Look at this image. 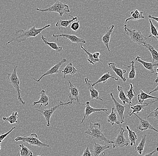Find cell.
<instances>
[{"mask_svg":"<svg viewBox=\"0 0 158 156\" xmlns=\"http://www.w3.org/2000/svg\"><path fill=\"white\" fill-rule=\"evenodd\" d=\"M145 48H147L149 51L150 53L152 55V63L158 64V52L153 46L151 44L145 43V44L142 45Z\"/></svg>","mask_w":158,"mask_h":156,"instance_id":"cb8c5ba5","label":"cell"},{"mask_svg":"<svg viewBox=\"0 0 158 156\" xmlns=\"http://www.w3.org/2000/svg\"><path fill=\"white\" fill-rule=\"evenodd\" d=\"M133 115H135L139 119V124L137 127V129L139 131H146V130H151L158 132V130H157L155 127H153L147 119L141 118L136 113H134Z\"/></svg>","mask_w":158,"mask_h":156,"instance_id":"30bf717a","label":"cell"},{"mask_svg":"<svg viewBox=\"0 0 158 156\" xmlns=\"http://www.w3.org/2000/svg\"><path fill=\"white\" fill-rule=\"evenodd\" d=\"M16 142L22 141L26 142L27 144H30L31 145L35 146L45 148L49 147V145L44 144L40 141L38 139V136L36 134L33 133L29 136H17L15 138Z\"/></svg>","mask_w":158,"mask_h":156,"instance_id":"8992f818","label":"cell"},{"mask_svg":"<svg viewBox=\"0 0 158 156\" xmlns=\"http://www.w3.org/2000/svg\"><path fill=\"white\" fill-rule=\"evenodd\" d=\"M129 85H130V88H129V89L127 91V94L126 95V97H128V100H129V103H128L129 106H132L133 105V103H132L131 100L134 97H136V94L135 91H134L133 84L132 83H130Z\"/></svg>","mask_w":158,"mask_h":156,"instance_id":"e575fe53","label":"cell"},{"mask_svg":"<svg viewBox=\"0 0 158 156\" xmlns=\"http://www.w3.org/2000/svg\"><path fill=\"white\" fill-rule=\"evenodd\" d=\"M15 129V127H13L12 128H11V129L10 131H9L8 132H7L6 134H2V135L0 136V150H1V143H2V142L3 141L5 140V138H6V137H7L9 135H10V133Z\"/></svg>","mask_w":158,"mask_h":156,"instance_id":"f35d334b","label":"cell"},{"mask_svg":"<svg viewBox=\"0 0 158 156\" xmlns=\"http://www.w3.org/2000/svg\"><path fill=\"white\" fill-rule=\"evenodd\" d=\"M137 98H138V103H140V104H142L144 103V101L146 99H150V98L158 99V98L157 97L151 96L148 93H145L142 90H140V94H138L137 96Z\"/></svg>","mask_w":158,"mask_h":156,"instance_id":"4dcf8cb0","label":"cell"},{"mask_svg":"<svg viewBox=\"0 0 158 156\" xmlns=\"http://www.w3.org/2000/svg\"><path fill=\"white\" fill-rule=\"evenodd\" d=\"M89 126L88 129L85 131L87 135H89L93 140H97L99 141L105 142L106 144L113 143V141L108 140L101 131L102 124L100 123H92L90 122L89 117Z\"/></svg>","mask_w":158,"mask_h":156,"instance_id":"7a4b0ae2","label":"cell"},{"mask_svg":"<svg viewBox=\"0 0 158 156\" xmlns=\"http://www.w3.org/2000/svg\"><path fill=\"white\" fill-rule=\"evenodd\" d=\"M119 127H120V131L112 143L113 144L112 147L114 149L127 147L129 145V143L126 140L124 136V132L126 131V130L123 129V127L120 126H119Z\"/></svg>","mask_w":158,"mask_h":156,"instance_id":"ba28073f","label":"cell"},{"mask_svg":"<svg viewBox=\"0 0 158 156\" xmlns=\"http://www.w3.org/2000/svg\"><path fill=\"white\" fill-rule=\"evenodd\" d=\"M148 17L150 19H152L155 20L156 21V22L158 23V17H154L153 16H151V15H149V16H148Z\"/></svg>","mask_w":158,"mask_h":156,"instance_id":"ee69618b","label":"cell"},{"mask_svg":"<svg viewBox=\"0 0 158 156\" xmlns=\"http://www.w3.org/2000/svg\"><path fill=\"white\" fill-rule=\"evenodd\" d=\"M122 1H123V0H122Z\"/></svg>","mask_w":158,"mask_h":156,"instance_id":"7dc6e473","label":"cell"},{"mask_svg":"<svg viewBox=\"0 0 158 156\" xmlns=\"http://www.w3.org/2000/svg\"><path fill=\"white\" fill-rule=\"evenodd\" d=\"M149 23H150V33L148 36V38H151L153 37L154 38H156L158 40V30L156 28L155 26L151 19H149Z\"/></svg>","mask_w":158,"mask_h":156,"instance_id":"d590c367","label":"cell"},{"mask_svg":"<svg viewBox=\"0 0 158 156\" xmlns=\"http://www.w3.org/2000/svg\"><path fill=\"white\" fill-rule=\"evenodd\" d=\"M85 114H84V116L80 124H82L83 123L86 117H89L90 115H91L92 113H94L96 112H105L106 114H108L107 113V111H109L108 109H98V108H94L91 107L90 104V102L89 101L86 102V103L85 104Z\"/></svg>","mask_w":158,"mask_h":156,"instance_id":"7c38bea8","label":"cell"},{"mask_svg":"<svg viewBox=\"0 0 158 156\" xmlns=\"http://www.w3.org/2000/svg\"><path fill=\"white\" fill-rule=\"evenodd\" d=\"M50 27V25H48L41 28L36 29L35 26H33L29 29H20L16 31L15 32L13 38L6 43V45H8L12 42L19 43L25 41L30 38L35 37L41 34V32L44 29Z\"/></svg>","mask_w":158,"mask_h":156,"instance_id":"6da1fadb","label":"cell"},{"mask_svg":"<svg viewBox=\"0 0 158 156\" xmlns=\"http://www.w3.org/2000/svg\"><path fill=\"white\" fill-rule=\"evenodd\" d=\"M38 11L44 12H55L59 14L60 16H62L64 14L70 12V9L68 5L65 4L59 1L56 2L54 5L48 8L40 9L37 8L36 9Z\"/></svg>","mask_w":158,"mask_h":156,"instance_id":"277c9868","label":"cell"},{"mask_svg":"<svg viewBox=\"0 0 158 156\" xmlns=\"http://www.w3.org/2000/svg\"><path fill=\"white\" fill-rule=\"evenodd\" d=\"M40 94V98L38 101H36L33 103V105L35 106L36 104H40V109H41L43 106L47 107L49 104L50 98L49 96L46 94L45 91L44 90H42L39 93Z\"/></svg>","mask_w":158,"mask_h":156,"instance_id":"ac0fdd59","label":"cell"},{"mask_svg":"<svg viewBox=\"0 0 158 156\" xmlns=\"http://www.w3.org/2000/svg\"><path fill=\"white\" fill-rule=\"evenodd\" d=\"M66 62H67V60L65 58L63 59L62 60H60L59 62L56 64V65H54L53 67H51L49 70H47L44 74H42V76L40 77L38 79H37L36 78H33V80H34L36 82H40V80H41V79L44 78L45 76H48V75H53V74H57L59 73V70H60L59 69H60V67H61V66L64 64L66 63Z\"/></svg>","mask_w":158,"mask_h":156,"instance_id":"9c48e42d","label":"cell"},{"mask_svg":"<svg viewBox=\"0 0 158 156\" xmlns=\"http://www.w3.org/2000/svg\"><path fill=\"white\" fill-rule=\"evenodd\" d=\"M0 1H1V0H0Z\"/></svg>","mask_w":158,"mask_h":156,"instance_id":"c3c4849f","label":"cell"},{"mask_svg":"<svg viewBox=\"0 0 158 156\" xmlns=\"http://www.w3.org/2000/svg\"><path fill=\"white\" fill-rule=\"evenodd\" d=\"M117 90L118 91V98L120 99V101L123 103V104L126 103H129V100L127 97H126L124 91L123 90V88L121 86L118 85L117 86Z\"/></svg>","mask_w":158,"mask_h":156,"instance_id":"836d02e7","label":"cell"},{"mask_svg":"<svg viewBox=\"0 0 158 156\" xmlns=\"http://www.w3.org/2000/svg\"><path fill=\"white\" fill-rule=\"evenodd\" d=\"M158 86H157L156 87V88H155V89H154V90H152V91H151V92H150V93H149V95H150V94H152V93H153V92H158Z\"/></svg>","mask_w":158,"mask_h":156,"instance_id":"f6af8a7d","label":"cell"},{"mask_svg":"<svg viewBox=\"0 0 158 156\" xmlns=\"http://www.w3.org/2000/svg\"><path fill=\"white\" fill-rule=\"evenodd\" d=\"M143 12L140 11L138 10H135V11H132L130 13L129 17L125 20V23L129 20H139L145 18V17L143 16Z\"/></svg>","mask_w":158,"mask_h":156,"instance_id":"603a6c76","label":"cell"},{"mask_svg":"<svg viewBox=\"0 0 158 156\" xmlns=\"http://www.w3.org/2000/svg\"><path fill=\"white\" fill-rule=\"evenodd\" d=\"M146 141H147V135L144 134L142 136L139 145L135 147V152L138 153L139 155H141L143 154L145 145H146Z\"/></svg>","mask_w":158,"mask_h":156,"instance_id":"f1b7e54d","label":"cell"},{"mask_svg":"<svg viewBox=\"0 0 158 156\" xmlns=\"http://www.w3.org/2000/svg\"><path fill=\"white\" fill-rule=\"evenodd\" d=\"M158 151V147L156 148V149L153 150L152 152H150V153H148V154H146L144 156H153L155 153Z\"/></svg>","mask_w":158,"mask_h":156,"instance_id":"7bdbcfd3","label":"cell"},{"mask_svg":"<svg viewBox=\"0 0 158 156\" xmlns=\"http://www.w3.org/2000/svg\"><path fill=\"white\" fill-rule=\"evenodd\" d=\"M114 25H112L109 27H106L107 31L106 33L103 35L101 36L100 37V40L101 41L106 48H107L108 52H110L109 48V42L110 39V36L111 33L113 32L114 29Z\"/></svg>","mask_w":158,"mask_h":156,"instance_id":"5bb4252c","label":"cell"},{"mask_svg":"<svg viewBox=\"0 0 158 156\" xmlns=\"http://www.w3.org/2000/svg\"><path fill=\"white\" fill-rule=\"evenodd\" d=\"M77 69L73 65L72 63H69L64 67L63 70H59V72H61L64 74V78H65L66 76L68 74H75L77 73Z\"/></svg>","mask_w":158,"mask_h":156,"instance_id":"d4e9b609","label":"cell"},{"mask_svg":"<svg viewBox=\"0 0 158 156\" xmlns=\"http://www.w3.org/2000/svg\"><path fill=\"white\" fill-rule=\"evenodd\" d=\"M52 37L57 38V41H59V38L60 37H63L64 38H67L71 42L73 43H84L86 44L85 40L83 38H80L78 37L75 35H72L69 34H66V33H62L61 34L55 35L53 34L52 35Z\"/></svg>","mask_w":158,"mask_h":156,"instance_id":"8fae6325","label":"cell"},{"mask_svg":"<svg viewBox=\"0 0 158 156\" xmlns=\"http://www.w3.org/2000/svg\"><path fill=\"white\" fill-rule=\"evenodd\" d=\"M17 66H15L14 67L13 70L11 73H6L7 74V79L8 80L10 84L12 85L14 88L15 89L16 92L17 94L18 99L19 101L22 105H25V102L23 100V98L21 96V90L20 88V79L17 72Z\"/></svg>","mask_w":158,"mask_h":156,"instance_id":"3957f363","label":"cell"},{"mask_svg":"<svg viewBox=\"0 0 158 156\" xmlns=\"http://www.w3.org/2000/svg\"><path fill=\"white\" fill-rule=\"evenodd\" d=\"M72 104H73V101H69V102L66 103L60 101L58 105L54 106V107L49 108V109H42V108H41V109H35L38 112H40L44 116L45 120H46V122H47L46 126L47 127H49L50 126V119H51V117H52L55 111L59 107H62V106H68V105H71Z\"/></svg>","mask_w":158,"mask_h":156,"instance_id":"52a82bcc","label":"cell"},{"mask_svg":"<svg viewBox=\"0 0 158 156\" xmlns=\"http://www.w3.org/2000/svg\"><path fill=\"white\" fill-rule=\"evenodd\" d=\"M21 149L19 154L17 156H33V153L24 145L21 144L19 145Z\"/></svg>","mask_w":158,"mask_h":156,"instance_id":"d6a6232c","label":"cell"},{"mask_svg":"<svg viewBox=\"0 0 158 156\" xmlns=\"http://www.w3.org/2000/svg\"><path fill=\"white\" fill-rule=\"evenodd\" d=\"M68 16H69L71 17L72 19L69 20H59L58 21L55 25L56 27L58 28L59 30L62 29V28H67L69 27V26L70 24L72 23L73 22L77 20V17H73V16L71 15H69L67 14Z\"/></svg>","mask_w":158,"mask_h":156,"instance_id":"d6986e66","label":"cell"},{"mask_svg":"<svg viewBox=\"0 0 158 156\" xmlns=\"http://www.w3.org/2000/svg\"><path fill=\"white\" fill-rule=\"evenodd\" d=\"M69 99L71 101H77L79 104H81L79 99V91L78 89L77 88L76 86L74 85L71 81H69Z\"/></svg>","mask_w":158,"mask_h":156,"instance_id":"2e32d148","label":"cell"},{"mask_svg":"<svg viewBox=\"0 0 158 156\" xmlns=\"http://www.w3.org/2000/svg\"><path fill=\"white\" fill-rule=\"evenodd\" d=\"M109 67L113 70L114 72L116 74V75L122 79L123 82L126 81V79L123 76V74L126 73V70L125 69H121L118 68L116 67V64L113 62H110L108 63Z\"/></svg>","mask_w":158,"mask_h":156,"instance_id":"ffe728a7","label":"cell"},{"mask_svg":"<svg viewBox=\"0 0 158 156\" xmlns=\"http://www.w3.org/2000/svg\"><path fill=\"white\" fill-rule=\"evenodd\" d=\"M158 101V99L154 100V101H152V102H149V103H142V104H137V105H134V106H132L130 107V109H132V112H128V116L129 117H131L132 115H133L134 113L136 114H138L140 113V112H142L145 107L149 106L150 104H153V103L157 102Z\"/></svg>","mask_w":158,"mask_h":156,"instance_id":"e0dca14e","label":"cell"},{"mask_svg":"<svg viewBox=\"0 0 158 156\" xmlns=\"http://www.w3.org/2000/svg\"><path fill=\"white\" fill-rule=\"evenodd\" d=\"M110 96H111V99L113 101L114 103V107H115V110L118 113L119 118H120V123L123 124L124 122V112L125 111V107L126 106H123L122 104L118 103V101L114 98L112 92L110 93Z\"/></svg>","mask_w":158,"mask_h":156,"instance_id":"4fadbf2b","label":"cell"},{"mask_svg":"<svg viewBox=\"0 0 158 156\" xmlns=\"http://www.w3.org/2000/svg\"><path fill=\"white\" fill-rule=\"evenodd\" d=\"M110 147H111V146L107 144L106 145H101L95 142L93 147L94 156H99L102 152L109 149Z\"/></svg>","mask_w":158,"mask_h":156,"instance_id":"44dd1931","label":"cell"},{"mask_svg":"<svg viewBox=\"0 0 158 156\" xmlns=\"http://www.w3.org/2000/svg\"><path fill=\"white\" fill-rule=\"evenodd\" d=\"M107 121L109 123H110L112 126H114V124H116L120 126V123L118 121L117 115L114 112V108L113 107L111 109V112H110V113L108 114Z\"/></svg>","mask_w":158,"mask_h":156,"instance_id":"83f0119b","label":"cell"},{"mask_svg":"<svg viewBox=\"0 0 158 156\" xmlns=\"http://www.w3.org/2000/svg\"><path fill=\"white\" fill-rule=\"evenodd\" d=\"M131 64L130 65H123L124 66L128 67V68H131V70L130 72H129L128 74V78L129 79L133 80L136 77V67H135V64H134V62L133 60H132L131 61Z\"/></svg>","mask_w":158,"mask_h":156,"instance_id":"8d00e7d4","label":"cell"},{"mask_svg":"<svg viewBox=\"0 0 158 156\" xmlns=\"http://www.w3.org/2000/svg\"><path fill=\"white\" fill-rule=\"evenodd\" d=\"M110 78H113L114 79L117 81H118V78H115V77H114V76L110 74V72H108L103 74L100 78H99L96 82L94 83H93V84L94 86H95V85H96L97 84H98L99 83H102L103 84H105V83H106L107 82L108 79Z\"/></svg>","mask_w":158,"mask_h":156,"instance_id":"484cf974","label":"cell"},{"mask_svg":"<svg viewBox=\"0 0 158 156\" xmlns=\"http://www.w3.org/2000/svg\"><path fill=\"white\" fill-rule=\"evenodd\" d=\"M80 28V21H75L72 23L71 24V29L73 31L77 32Z\"/></svg>","mask_w":158,"mask_h":156,"instance_id":"ab89813d","label":"cell"},{"mask_svg":"<svg viewBox=\"0 0 158 156\" xmlns=\"http://www.w3.org/2000/svg\"><path fill=\"white\" fill-rule=\"evenodd\" d=\"M41 39L43 41V42L45 45L49 46V47H51L52 49L56 51L57 52H60L62 51L63 48L61 47L58 46L56 42H49L47 40V38L44 37V35H42L41 36Z\"/></svg>","mask_w":158,"mask_h":156,"instance_id":"1f68e13d","label":"cell"},{"mask_svg":"<svg viewBox=\"0 0 158 156\" xmlns=\"http://www.w3.org/2000/svg\"><path fill=\"white\" fill-rule=\"evenodd\" d=\"M40 156V155H38V156Z\"/></svg>","mask_w":158,"mask_h":156,"instance_id":"bcb514c9","label":"cell"},{"mask_svg":"<svg viewBox=\"0 0 158 156\" xmlns=\"http://www.w3.org/2000/svg\"><path fill=\"white\" fill-rule=\"evenodd\" d=\"M124 30L126 34L134 43L138 45H143L147 43V38L144 36L142 32L129 28L126 25H124Z\"/></svg>","mask_w":158,"mask_h":156,"instance_id":"5b68a950","label":"cell"},{"mask_svg":"<svg viewBox=\"0 0 158 156\" xmlns=\"http://www.w3.org/2000/svg\"><path fill=\"white\" fill-rule=\"evenodd\" d=\"M126 130L128 131V137L130 140V145L131 146L135 145L136 146V141L138 140V136L136 135V133L131 130L128 126H126Z\"/></svg>","mask_w":158,"mask_h":156,"instance_id":"4316f807","label":"cell"},{"mask_svg":"<svg viewBox=\"0 0 158 156\" xmlns=\"http://www.w3.org/2000/svg\"><path fill=\"white\" fill-rule=\"evenodd\" d=\"M81 48L84 51H85V52L86 53V54L87 55V60L89 63L91 64L94 65L96 63L99 62L98 60H95L94 59V58L93 56V54L89 52L88 51H87L82 46H81Z\"/></svg>","mask_w":158,"mask_h":156,"instance_id":"74e56055","label":"cell"},{"mask_svg":"<svg viewBox=\"0 0 158 156\" xmlns=\"http://www.w3.org/2000/svg\"><path fill=\"white\" fill-rule=\"evenodd\" d=\"M19 115L17 111L13 112L10 116L6 117H4L2 118L3 120L5 122H8L10 124H18Z\"/></svg>","mask_w":158,"mask_h":156,"instance_id":"f546056e","label":"cell"},{"mask_svg":"<svg viewBox=\"0 0 158 156\" xmlns=\"http://www.w3.org/2000/svg\"><path fill=\"white\" fill-rule=\"evenodd\" d=\"M81 156H92L91 153L90 151L89 145H88L85 149V150L83 153L82 154Z\"/></svg>","mask_w":158,"mask_h":156,"instance_id":"b9f144b4","label":"cell"},{"mask_svg":"<svg viewBox=\"0 0 158 156\" xmlns=\"http://www.w3.org/2000/svg\"><path fill=\"white\" fill-rule=\"evenodd\" d=\"M158 107H156V109H155L154 111H152V112L149 113L148 116H147V118H149V117H154V118H156L157 120H158Z\"/></svg>","mask_w":158,"mask_h":156,"instance_id":"60d3db41","label":"cell"},{"mask_svg":"<svg viewBox=\"0 0 158 156\" xmlns=\"http://www.w3.org/2000/svg\"><path fill=\"white\" fill-rule=\"evenodd\" d=\"M135 60L137 62H139L144 66V68L151 71V74L155 73L154 70V67L155 66H158V64L153 63L152 62H146L141 60V57L139 56H137L135 59Z\"/></svg>","mask_w":158,"mask_h":156,"instance_id":"7402d4cb","label":"cell"},{"mask_svg":"<svg viewBox=\"0 0 158 156\" xmlns=\"http://www.w3.org/2000/svg\"><path fill=\"white\" fill-rule=\"evenodd\" d=\"M85 82L86 86L87 87L89 92L91 99H96L97 100H101V101H103V99L100 98L99 96L98 91L94 88V86L93 84V83L92 81L89 80L88 78H85Z\"/></svg>","mask_w":158,"mask_h":156,"instance_id":"9a60e30c","label":"cell"}]
</instances>
